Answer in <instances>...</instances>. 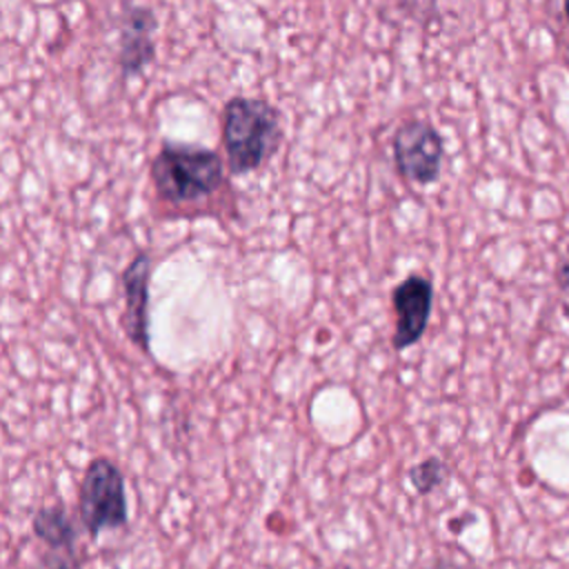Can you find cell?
<instances>
[{
    "label": "cell",
    "mask_w": 569,
    "mask_h": 569,
    "mask_svg": "<svg viewBox=\"0 0 569 569\" xmlns=\"http://www.w3.org/2000/svg\"><path fill=\"white\" fill-rule=\"evenodd\" d=\"M445 473H447L445 462L433 456V458H427L420 465L411 467L409 480H411V485L416 487L418 493H431L436 487L442 485Z\"/></svg>",
    "instance_id": "9c48e42d"
},
{
    "label": "cell",
    "mask_w": 569,
    "mask_h": 569,
    "mask_svg": "<svg viewBox=\"0 0 569 569\" xmlns=\"http://www.w3.org/2000/svg\"><path fill=\"white\" fill-rule=\"evenodd\" d=\"M556 282H558V287L569 296V247L565 249V256L558 260V267H556Z\"/></svg>",
    "instance_id": "8fae6325"
},
{
    "label": "cell",
    "mask_w": 569,
    "mask_h": 569,
    "mask_svg": "<svg viewBox=\"0 0 569 569\" xmlns=\"http://www.w3.org/2000/svg\"><path fill=\"white\" fill-rule=\"evenodd\" d=\"M391 147L400 176L416 184H429L438 178L442 162V140L429 122H402L393 133Z\"/></svg>",
    "instance_id": "277c9868"
},
{
    "label": "cell",
    "mask_w": 569,
    "mask_h": 569,
    "mask_svg": "<svg viewBox=\"0 0 569 569\" xmlns=\"http://www.w3.org/2000/svg\"><path fill=\"white\" fill-rule=\"evenodd\" d=\"M76 549H47L40 569H78Z\"/></svg>",
    "instance_id": "30bf717a"
},
{
    "label": "cell",
    "mask_w": 569,
    "mask_h": 569,
    "mask_svg": "<svg viewBox=\"0 0 569 569\" xmlns=\"http://www.w3.org/2000/svg\"><path fill=\"white\" fill-rule=\"evenodd\" d=\"M433 302L431 280L425 276H409L405 278L391 293V305L396 311V331H393V347L398 351L416 345L429 322Z\"/></svg>",
    "instance_id": "5b68a950"
},
{
    "label": "cell",
    "mask_w": 569,
    "mask_h": 569,
    "mask_svg": "<svg viewBox=\"0 0 569 569\" xmlns=\"http://www.w3.org/2000/svg\"><path fill=\"white\" fill-rule=\"evenodd\" d=\"M149 278H151V258L147 253H138L122 271V291H124L122 327L129 340L142 351H149Z\"/></svg>",
    "instance_id": "52a82bcc"
},
{
    "label": "cell",
    "mask_w": 569,
    "mask_h": 569,
    "mask_svg": "<svg viewBox=\"0 0 569 569\" xmlns=\"http://www.w3.org/2000/svg\"><path fill=\"white\" fill-rule=\"evenodd\" d=\"M33 533L47 549H76V525L64 505H51L38 509L33 516Z\"/></svg>",
    "instance_id": "ba28073f"
},
{
    "label": "cell",
    "mask_w": 569,
    "mask_h": 569,
    "mask_svg": "<svg viewBox=\"0 0 569 569\" xmlns=\"http://www.w3.org/2000/svg\"><path fill=\"white\" fill-rule=\"evenodd\" d=\"M78 511L91 536L118 529L127 522L124 480L109 458H96L84 469L78 491Z\"/></svg>",
    "instance_id": "3957f363"
},
{
    "label": "cell",
    "mask_w": 569,
    "mask_h": 569,
    "mask_svg": "<svg viewBox=\"0 0 569 569\" xmlns=\"http://www.w3.org/2000/svg\"><path fill=\"white\" fill-rule=\"evenodd\" d=\"M220 127L227 164L236 176L260 169L282 140L280 111L262 98H229L220 113Z\"/></svg>",
    "instance_id": "6da1fadb"
},
{
    "label": "cell",
    "mask_w": 569,
    "mask_h": 569,
    "mask_svg": "<svg viewBox=\"0 0 569 569\" xmlns=\"http://www.w3.org/2000/svg\"><path fill=\"white\" fill-rule=\"evenodd\" d=\"M565 11H567V18H569V0H565Z\"/></svg>",
    "instance_id": "7c38bea8"
},
{
    "label": "cell",
    "mask_w": 569,
    "mask_h": 569,
    "mask_svg": "<svg viewBox=\"0 0 569 569\" xmlns=\"http://www.w3.org/2000/svg\"><path fill=\"white\" fill-rule=\"evenodd\" d=\"M156 13L149 7H127L118 27V64L122 76H138L156 56Z\"/></svg>",
    "instance_id": "8992f818"
},
{
    "label": "cell",
    "mask_w": 569,
    "mask_h": 569,
    "mask_svg": "<svg viewBox=\"0 0 569 569\" xmlns=\"http://www.w3.org/2000/svg\"><path fill=\"white\" fill-rule=\"evenodd\" d=\"M156 193L169 204L209 198L224 184L222 158L213 149L162 142L149 169Z\"/></svg>",
    "instance_id": "7a4b0ae2"
}]
</instances>
